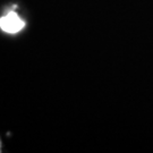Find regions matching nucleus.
<instances>
[{"label": "nucleus", "instance_id": "obj_1", "mask_svg": "<svg viewBox=\"0 0 153 153\" xmlns=\"http://www.w3.org/2000/svg\"><path fill=\"white\" fill-rule=\"evenodd\" d=\"M25 27V22L15 11H9L7 15L0 18V28L5 33L15 34Z\"/></svg>", "mask_w": 153, "mask_h": 153}]
</instances>
